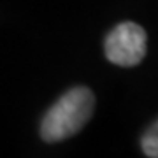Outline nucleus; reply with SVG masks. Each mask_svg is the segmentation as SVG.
Wrapping results in <instances>:
<instances>
[{
  "instance_id": "obj_1",
  "label": "nucleus",
  "mask_w": 158,
  "mask_h": 158,
  "mask_svg": "<svg viewBox=\"0 0 158 158\" xmlns=\"http://www.w3.org/2000/svg\"><path fill=\"white\" fill-rule=\"evenodd\" d=\"M95 107V95L90 88L76 86L49 107L40 123V135L46 142L65 141L86 125Z\"/></svg>"
},
{
  "instance_id": "obj_3",
  "label": "nucleus",
  "mask_w": 158,
  "mask_h": 158,
  "mask_svg": "<svg viewBox=\"0 0 158 158\" xmlns=\"http://www.w3.org/2000/svg\"><path fill=\"white\" fill-rule=\"evenodd\" d=\"M158 128L156 123L151 125V128L148 130L144 137H142V151L146 153V156L149 158H158Z\"/></svg>"
},
{
  "instance_id": "obj_2",
  "label": "nucleus",
  "mask_w": 158,
  "mask_h": 158,
  "mask_svg": "<svg viewBox=\"0 0 158 158\" xmlns=\"http://www.w3.org/2000/svg\"><path fill=\"white\" fill-rule=\"evenodd\" d=\"M104 49L111 63L119 67H135L146 56L148 35L135 23H121L107 34Z\"/></svg>"
}]
</instances>
